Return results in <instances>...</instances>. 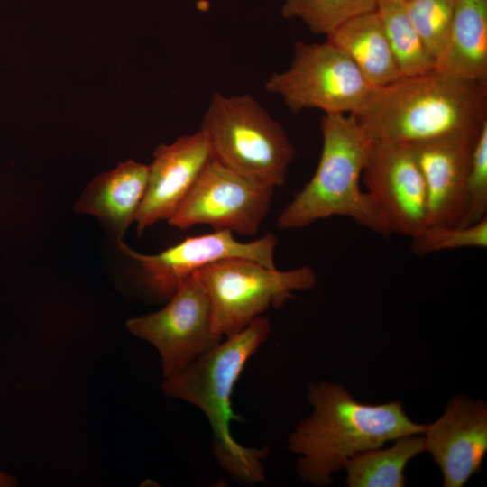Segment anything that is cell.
Listing matches in <instances>:
<instances>
[{
    "mask_svg": "<svg viewBox=\"0 0 487 487\" xmlns=\"http://www.w3.org/2000/svg\"><path fill=\"white\" fill-rule=\"evenodd\" d=\"M362 179L390 234L413 238L426 227V186L409 144L372 142Z\"/></svg>",
    "mask_w": 487,
    "mask_h": 487,
    "instance_id": "11",
    "label": "cell"
},
{
    "mask_svg": "<svg viewBox=\"0 0 487 487\" xmlns=\"http://www.w3.org/2000/svg\"><path fill=\"white\" fill-rule=\"evenodd\" d=\"M308 400L312 414L289 435L288 448L300 455L299 478L316 486L329 485L332 473L345 469L356 455L425 428L407 416L400 402H358L339 383H310Z\"/></svg>",
    "mask_w": 487,
    "mask_h": 487,
    "instance_id": "2",
    "label": "cell"
},
{
    "mask_svg": "<svg viewBox=\"0 0 487 487\" xmlns=\"http://www.w3.org/2000/svg\"><path fill=\"white\" fill-rule=\"evenodd\" d=\"M377 6L378 0H284L281 14L285 18L300 19L312 33L326 36Z\"/></svg>",
    "mask_w": 487,
    "mask_h": 487,
    "instance_id": "20",
    "label": "cell"
},
{
    "mask_svg": "<svg viewBox=\"0 0 487 487\" xmlns=\"http://www.w3.org/2000/svg\"><path fill=\"white\" fill-rule=\"evenodd\" d=\"M322 149L311 179L297 192L277 219L281 230L299 229L332 216L389 236L380 213L361 179L372 141L354 115L324 114L320 121Z\"/></svg>",
    "mask_w": 487,
    "mask_h": 487,
    "instance_id": "4",
    "label": "cell"
},
{
    "mask_svg": "<svg viewBox=\"0 0 487 487\" xmlns=\"http://www.w3.org/2000/svg\"><path fill=\"white\" fill-rule=\"evenodd\" d=\"M212 158L207 138L200 129L154 150L135 218L139 234L177 211Z\"/></svg>",
    "mask_w": 487,
    "mask_h": 487,
    "instance_id": "13",
    "label": "cell"
},
{
    "mask_svg": "<svg viewBox=\"0 0 487 487\" xmlns=\"http://www.w3.org/2000/svg\"><path fill=\"white\" fill-rule=\"evenodd\" d=\"M126 328L158 350L165 378L183 371L224 339L214 329L209 297L198 271L181 282L162 308L128 319Z\"/></svg>",
    "mask_w": 487,
    "mask_h": 487,
    "instance_id": "8",
    "label": "cell"
},
{
    "mask_svg": "<svg viewBox=\"0 0 487 487\" xmlns=\"http://www.w3.org/2000/svg\"><path fill=\"white\" fill-rule=\"evenodd\" d=\"M206 286L214 329L224 338L237 334L270 307L279 308L295 291L313 288L317 279L308 266L289 271L234 258L198 271Z\"/></svg>",
    "mask_w": 487,
    "mask_h": 487,
    "instance_id": "7",
    "label": "cell"
},
{
    "mask_svg": "<svg viewBox=\"0 0 487 487\" xmlns=\"http://www.w3.org/2000/svg\"><path fill=\"white\" fill-rule=\"evenodd\" d=\"M424 448L442 471L444 486L462 487L481 471L487 451V406L457 396L424 428Z\"/></svg>",
    "mask_w": 487,
    "mask_h": 487,
    "instance_id": "12",
    "label": "cell"
},
{
    "mask_svg": "<svg viewBox=\"0 0 487 487\" xmlns=\"http://www.w3.org/2000/svg\"><path fill=\"white\" fill-rule=\"evenodd\" d=\"M476 139L444 137L408 143L426 186V226H455L463 219L471 155Z\"/></svg>",
    "mask_w": 487,
    "mask_h": 487,
    "instance_id": "14",
    "label": "cell"
},
{
    "mask_svg": "<svg viewBox=\"0 0 487 487\" xmlns=\"http://www.w3.org/2000/svg\"><path fill=\"white\" fill-rule=\"evenodd\" d=\"M264 88L280 96L292 113L319 109L348 115L359 113L375 89L339 48L301 41L294 44L289 68L272 73Z\"/></svg>",
    "mask_w": 487,
    "mask_h": 487,
    "instance_id": "6",
    "label": "cell"
},
{
    "mask_svg": "<svg viewBox=\"0 0 487 487\" xmlns=\"http://www.w3.org/2000/svg\"><path fill=\"white\" fill-rule=\"evenodd\" d=\"M213 159L259 182L281 187L296 148L282 124L250 94L216 91L199 128Z\"/></svg>",
    "mask_w": 487,
    "mask_h": 487,
    "instance_id": "5",
    "label": "cell"
},
{
    "mask_svg": "<svg viewBox=\"0 0 487 487\" xmlns=\"http://www.w3.org/2000/svg\"><path fill=\"white\" fill-rule=\"evenodd\" d=\"M326 41L345 52L375 88L403 78L377 9L347 21L326 35Z\"/></svg>",
    "mask_w": 487,
    "mask_h": 487,
    "instance_id": "16",
    "label": "cell"
},
{
    "mask_svg": "<svg viewBox=\"0 0 487 487\" xmlns=\"http://www.w3.org/2000/svg\"><path fill=\"white\" fill-rule=\"evenodd\" d=\"M354 115L372 142L476 139L487 124V83L435 69L375 88Z\"/></svg>",
    "mask_w": 487,
    "mask_h": 487,
    "instance_id": "1",
    "label": "cell"
},
{
    "mask_svg": "<svg viewBox=\"0 0 487 487\" xmlns=\"http://www.w3.org/2000/svg\"><path fill=\"white\" fill-rule=\"evenodd\" d=\"M275 188L212 158L167 222L181 230L207 225L253 236L269 212Z\"/></svg>",
    "mask_w": 487,
    "mask_h": 487,
    "instance_id": "9",
    "label": "cell"
},
{
    "mask_svg": "<svg viewBox=\"0 0 487 487\" xmlns=\"http://www.w3.org/2000/svg\"><path fill=\"white\" fill-rule=\"evenodd\" d=\"M270 331L269 319L260 316L161 384L165 395L188 401L204 413L211 427L216 462L242 484L266 482L263 463L269 453L267 447L242 446L233 436L231 422L244 419L234 412L231 399L246 363Z\"/></svg>",
    "mask_w": 487,
    "mask_h": 487,
    "instance_id": "3",
    "label": "cell"
},
{
    "mask_svg": "<svg viewBox=\"0 0 487 487\" xmlns=\"http://www.w3.org/2000/svg\"><path fill=\"white\" fill-rule=\"evenodd\" d=\"M380 1H388V0H378V2ZM391 1H399V2H402V3H406V2H409L410 0H391Z\"/></svg>",
    "mask_w": 487,
    "mask_h": 487,
    "instance_id": "25",
    "label": "cell"
},
{
    "mask_svg": "<svg viewBox=\"0 0 487 487\" xmlns=\"http://www.w3.org/2000/svg\"><path fill=\"white\" fill-rule=\"evenodd\" d=\"M148 171V165L133 160L119 163L93 179L75 204V211L95 216L116 243L121 242L135 222L146 190Z\"/></svg>",
    "mask_w": 487,
    "mask_h": 487,
    "instance_id": "15",
    "label": "cell"
},
{
    "mask_svg": "<svg viewBox=\"0 0 487 487\" xmlns=\"http://www.w3.org/2000/svg\"><path fill=\"white\" fill-rule=\"evenodd\" d=\"M487 217V124L473 145L466 184V209L457 226L476 224Z\"/></svg>",
    "mask_w": 487,
    "mask_h": 487,
    "instance_id": "23",
    "label": "cell"
},
{
    "mask_svg": "<svg viewBox=\"0 0 487 487\" xmlns=\"http://www.w3.org/2000/svg\"><path fill=\"white\" fill-rule=\"evenodd\" d=\"M455 0H410L404 3L409 19L436 66L450 36Z\"/></svg>",
    "mask_w": 487,
    "mask_h": 487,
    "instance_id": "21",
    "label": "cell"
},
{
    "mask_svg": "<svg viewBox=\"0 0 487 487\" xmlns=\"http://www.w3.org/2000/svg\"><path fill=\"white\" fill-rule=\"evenodd\" d=\"M277 238L266 234L251 242H241L226 230L191 236L156 254L133 251L123 241L121 251L138 262L146 287L157 297L169 299L192 273L214 262L243 258L268 268H276Z\"/></svg>",
    "mask_w": 487,
    "mask_h": 487,
    "instance_id": "10",
    "label": "cell"
},
{
    "mask_svg": "<svg viewBox=\"0 0 487 487\" xmlns=\"http://www.w3.org/2000/svg\"><path fill=\"white\" fill-rule=\"evenodd\" d=\"M436 69L487 83V0H455L448 44Z\"/></svg>",
    "mask_w": 487,
    "mask_h": 487,
    "instance_id": "17",
    "label": "cell"
},
{
    "mask_svg": "<svg viewBox=\"0 0 487 487\" xmlns=\"http://www.w3.org/2000/svg\"><path fill=\"white\" fill-rule=\"evenodd\" d=\"M411 239V250L418 255L462 248L483 249L487 247V217L467 226H426Z\"/></svg>",
    "mask_w": 487,
    "mask_h": 487,
    "instance_id": "22",
    "label": "cell"
},
{
    "mask_svg": "<svg viewBox=\"0 0 487 487\" xmlns=\"http://www.w3.org/2000/svg\"><path fill=\"white\" fill-rule=\"evenodd\" d=\"M377 11L403 77L418 76L436 69L435 60L408 17L404 3L380 1Z\"/></svg>",
    "mask_w": 487,
    "mask_h": 487,
    "instance_id": "19",
    "label": "cell"
},
{
    "mask_svg": "<svg viewBox=\"0 0 487 487\" xmlns=\"http://www.w3.org/2000/svg\"><path fill=\"white\" fill-rule=\"evenodd\" d=\"M389 448H375L354 456L345 469L350 487H403L408 463L424 448L423 437L409 435Z\"/></svg>",
    "mask_w": 487,
    "mask_h": 487,
    "instance_id": "18",
    "label": "cell"
},
{
    "mask_svg": "<svg viewBox=\"0 0 487 487\" xmlns=\"http://www.w3.org/2000/svg\"><path fill=\"white\" fill-rule=\"evenodd\" d=\"M17 484L16 477L0 469V487H14Z\"/></svg>",
    "mask_w": 487,
    "mask_h": 487,
    "instance_id": "24",
    "label": "cell"
}]
</instances>
